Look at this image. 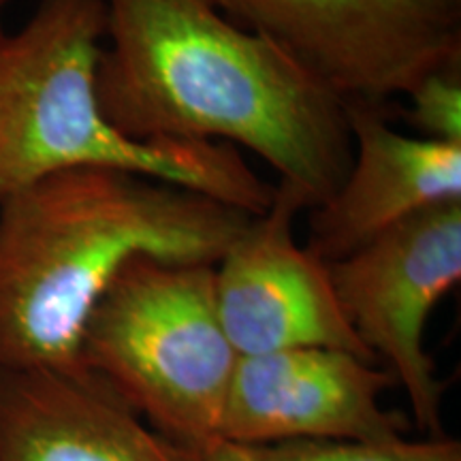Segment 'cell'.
Here are the masks:
<instances>
[{
	"mask_svg": "<svg viewBox=\"0 0 461 461\" xmlns=\"http://www.w3.org/2000/svg\"><path fill=\"white\" fill-rule=\"evenodd\" d=\"M327 267L346 321L406 393L414 428L445 436V380L425 348V330L461 280V203L419 212Z\"/></svg>",
	"mask_w": 461,
	"mask_h": 461,
	"instance_id": "8992f818",
	"label": "cell"
},
{
	"mask_svg": "<svg viewBox=\"0 0 461 461\" xmlns=\"http://www.w3.org/2000/svg\"><path fill=\"white\" fill-rule=\"evenodd\" d=\"M252 214L118 169H71L0 201V366L86 372L92 310L129 261L216 265Z\"/></svg>",
	"mask_w": 461,
	"mask_h": 461,
	"instance_id": "7a4b0ae2",
	"label": "cell"
},
{
	"mask_svg": "<svg viewBox=\"0 0 461 461\" xmlns=\"http://www.w3.org/2000/svg\"><path fill=\"white\" fill-rule=\"evenodd\" d=\"M389 105L346 103L353 160L336 193L310 207L305 250L336 263L429 207L461 203V143L395 131Z\"/></svg>",
	"mask_w": 461,
	"mask_h": 461,
	"instance_id": "9c48e42d",
	"label": "cell"
},
{
	"mask_svg": "<svg viewBox=\"0 0 461 461\" xmlns=\"http://www.w3.org/2000/svg\"><path fill=\"white\" fill-rule=\"evenodd\" d=\"M96 90L137 141L227 143L257 154L310 207L353 160L346 103L214 0H105Z\"/></svg>",
	"mask_w": 461,
	"mask_h": 461,
	"instance_id": "6da1fadb",
	"label": "cell"
},
{
	"mask_svg": "<svg viewBox=\"0 0 461 461\" xmlns=\"http://www.w3.org/2000/svg\"><path fill=\"white\" fill-rule=\"evenodd\" d=\"M9 3H11V0H0V39H3L5 34H7V32H5V22H3V15H5V9L9 7Z\"/></svg>",
	"mask_w": 461,
	"mask_h": 461,
	"instance_id": "4fadbf2b",
	"label": "cell"
},
{
	"mask_svg": "<svg viewBox=\"0 0 461 461\" xmlns=\"http://www.w3.org/2000/svg\"><path fill=\"white\" fill-rule=\"evenodd\" d=\"M344 103L389 105L461 60V0H214Z\"/></svg>",
	"mask_w": 461,
	"mask_h": 461,
	"instance_id": "5b68a950",
	"label": "cell"
},
{
	"mask_svg": "<svg viewBox=\"0 0 461 461\" xmlns=\"http://www.w3.org/2000/svg\"><path fill=\"white\" fill-rule=\"evenodd\" d=\"M303 207L310 205L302 190L280 182L269 210L214 265L224 336L238 357L331 348L378 363L346 321L327 263L295 241L293 222Z\"/></svg>",
	"mask_w": 461,
	"mask_h": 461,
	"instance_id": "52a82bcc",
	"label": "cell"
},
{
	"mask_svg": "<svg viewBox=\"0 0 461 461\" xmlns=\"http://www.w3.org/2000/svg\"><path fill=\"white\" fill-rule=\"evenodd\" d=\"M397 380L380 363L331 348L240 357L224 403L221 438L240 445L282 440L387 442L406 438V414L380 397Z\"/></svg>",
	"mask_w": 461,
	"mask_h": 461,
	"instance_id": "ba28073f",
	"label": "cell"
},
{
	"mask_svg": "<svg viewBox=\"0 0 461 461\" xmlns=\"http://www.w3.org/2000/svg\"><path fill=\"white\" fill-rule=\"evenodd\" d=\"M0 461H194L90 372L0 366Z\"/></svg>",
	"mask_w": 461,
	"mask_h": 461,
	"instance_id": "30bf717a",
	"label": "cell"
},
{
	"mask_svg": "<svg viewBox=\"0 0 461 461\" xmlns=\"http://www.w3.org/2000/svg\"><path fill=\"white\" fill-rule=\"evenodd\" d=\"M238 359L218 319L214 265L132 258L82 338L84 370L188 451L221 438Z\"/></svg>",
	"mask_w": 461,
	"mask_h": 461,
	"instance_id": "277c9868",
	"label": "cell"
},
{
	"mask_svg": "<svg viewBox=\"0 0 461 461\" xmlns=\"http://www.w3.org/2000/svg\"><path fill=\"white\" fill-rule=\"evenodd\" d=\"M403 118L417 137L442 143H461V60L425 75L408 92Z\"/></svg>",
	"mask_w": 461,
	"mask_h": 461,
	"instance_id": "7c38bea8",
	"label": "cell"
},
{
	"mask_svg": "<svg viewBox=\"0 0 461 461\" xmlns=\"http://www.w3.org/2000/svg\"><path fill=\"white\" fill-rule=\"evenodd\" d=\"M193 455L194 461H461V442L440 436L387 442L282 440L240 445L218 438Z\"/></svg>",
	"mask_w": 461,
	"mask_h": 461,
	"instance_id": "8fae6325",
	"label": "cell"
},
{
	"mask_svg": "<svg viewBox=\"0 0 461 461\" xmlns=\"http://www.w3.org/2000/svg\"><path fill=\"white\" fill-rule=\"evenodd\" d=\"M105 32V0H39L0 39V201L60 171L118 169L267 212L276 186L238 148L137 141L109 122L96 90Z\"/></svg>",
	"mask_w": 461,
	"mask_h": 461,
	"instance_id": "3957f363",
	"label": "cell"
}]
</instances>
